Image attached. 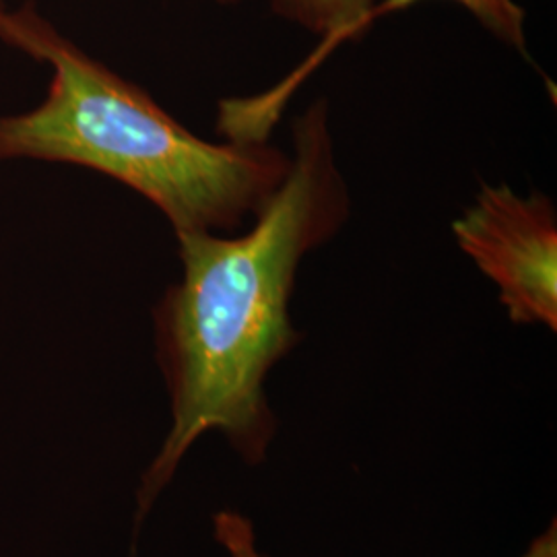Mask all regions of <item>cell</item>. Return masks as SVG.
Returning a JSON list of instances; mask_svg holds the SVG:
<instances>
[{
    "instance_id": "obj_8",
    "label": "cell",
    "mask_w": 557,
    "mask_h": 557,
    "mask_svg": "<svg viewBox=\"0 0 557 557\" xmlns=\"http://www.w3.org/2000/svg\"><path fill=\"white\" fill-rule=\"evenodd\" d=\"M218 2H223V4H234V2H239V0H218Z\"/></svg>"
},
{
    "instance_id": "obj_1",
    "label": "cell",
    "mask_w": 557,
    "mask_h": 557,
    "mask_svg": "<svg viewBox=\"0 0 557 557\" xmlns=\"http://www.w3.org/2000/svg\"><path fill=\"white\" fill-rule=\"evenodd\" d=\"M292 131L287 176L250 232L178 236L182 281L156 308L172 428L140 481L137 527L200 436L220 432L244 462L259 465L277 434L264 384L301 341L289 319L299 264L351 211L326 103H312Z\"/></svg>"
},
{
    "instance_id": "obj_2",
    "label": "cell",
    "mask_w": 557,
    "mask_h": 557,
    "mask_svg": "<svg viewBox=\"0 0 557 557\" xmlns=\"http://www.w3.org/2000/svg\"><path fill=\"white\" fill-rule=\"evenodd\" d=\"M0 38L54 71L41 106L0 119V160L64 161L119 180L151 200L176 236L234 232L287 176L292 158L269 140L200 139L29 7L0 11Z\"/></svg>"
},
{
    "instance_id": "obj_3",
    "label": "cell",
    "mask_w": 557,
    "mask_h": 557,
    "mask_svg": "<svg viewBox=\"0 0 557 557\" xmlns=\"http://www.w3.org/2000/svg\"><path fill=\"white\" fill-rule=\"evenodd\" d=\"M460 250L499 289L515 324L557 329V215L541 193L518 197L510 186L483 184L453 223Z\"/></svg>"
},
{
    "instance_id": "obj_9",
    "label": "cell",
    "mask_w": 557,
    "mask_h": 557,
    "mask_svg": "<svg viewBox=\"0 0 557 557\" xmlns=\"http://www.w3.org/2000/svg\"><path fill=\"white\" fill-rule=\"evenodd\" d=\"M0 7H2V0H0Z\"/></svg>"
},
{
    "instance_id": "obj_6",
    "label": "cell",
    "mask_w": 557,
    "mask_h": 557,
    "mask_svg": "<svg viewBox=\"0 0 557 557\" xmlns=\"http://www.w3.org/2000/svg\"><path fill=\"white\" fill-rule=\"evenodd\" d=\"M215 533L221 545L232 557H267L255 543L252 524L234 512H220L215 517Z\"/></svg>"
},
{
    "instance_id": "obj_5",
    "label": "cell",
    "mask_w": 557,
    "mask_h": 557,
    "mask_svg": "<svg viewBox=\"0 0 557 557\" xmlns=\"http://www.w3.org/2000/svg\"><path fill=\"white\" fill-rule=\"evenodd\" d=\"M421 0H382L370 13V21L384 17L388 13L403 11ZM460 7H465L469 13L475 15V20L490 29L498 40L517 48L527 57V38H524V11L517 4V0H455Z\"/></svg>"
},
{
    "instance_id": "obj_7",
    "label": "cell",
    "mask_w": 557,
    "mask_h": 557,
    "mask_svg": "<svg viewBox=\"0 0 557 557\" xmlns=\"http://www.w3.org/2000/svg\"><path fill=\"white\" fill-rule=\"evenodd\" d=\"M520 557H557L556 520L537 539H533L529 549Z\"/></svg>"
},
{
    "instance_id": "obj_10",
    "label": "cell",
    "mask_w": 557,
    "mask_h": 557,
    "mask_svg": "<svg viewBox=\"0 0 557 557\" xmlns=\"http://www.w3.org/2000/svg\"><path fill=\"white\" fill-rule=\"evenodd\" d=\"M0 11H2V7H0Z\"/></svg>"
},
{
    "instance_id": "obj_4",
    "label": "cell",
    "mask_w": 557,
    "mask_h": 557,
    "mask_svg": "<svg viewBox=\"0 0 557 557\" xmlns=\"http://www.w3.org/2000/svg\"><path fill=\"white\" fill-rule=\"evenodd\" d=\"M271 7L278 17L324 38V44L306 60V64L269 91L271 100L283 106L304 77L310 75L341 41L359 38L372 25L370 13L376 7V0H271Z\"/></svg>"
}]
</instances>
